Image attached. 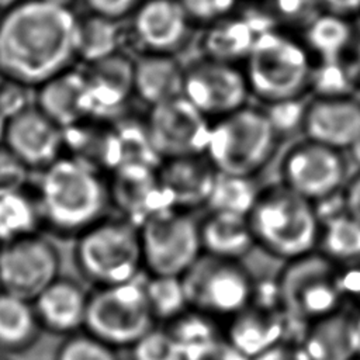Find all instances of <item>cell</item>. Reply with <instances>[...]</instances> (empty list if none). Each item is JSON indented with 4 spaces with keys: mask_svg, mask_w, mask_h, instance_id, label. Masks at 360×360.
<instances>
[{
    "mask_svg": "<svg viewBox=\"0 0 360 360\" xmlns=\"http://www.w3.org/2000/svg\"><path fill=\"white\" fill-rule=\"evenodd\" d=\"M294 323L284 314L277 298L266 301L255 295L250 304L229 318L225 338L252 359L271 346L288 340L287 333Z\"/></svg>",
    "mask_w": 360,
    "mask_h": 360,
    "instance_id": "obj_16",
    "label": "cell"
},
{
    "mask_svg": "<svg viewBox=\"0 0 360 360\" xmlns=\"http://www.w3.org/2000/svg\"><path fill=\"white\" fill-rule=\"evenodd\" d=\"M3 80H4V75H3V72H1V69H0V84L3 83Z\"/></svg>",
    "mask_w": 360,
    "mask_h": 360,
    "instance_id": "obj_53",
    "label": "cell"
},
{
    "mask_svg": "<svg viewBox=\"0 0 360 360\" xmlns=\"http://www.w3.org/2000/svg\"><path fill=\"white\" fill-rule=\"evenodd\" d=\"M31 169L21 162L6 145L0 146V195L24 190Z\"/></svg>",
    "mask_w": 360,
    "mask_h": 360,
    "instance_id": "obj_39",
    "label": "cell"
},
{
    "mask_svg": "<svg viewBox=\"0 0 360 360\" xmlns=\"http://www.w3.org/2000/svg\"><path fill=\"white\" fill-rule=\"evenodd\" d=\"M257 195L259 194L250 183V177L218 173L207 205L211 211L249 215Z\"/></svg>",
    "mask_w": 360,
    "mask_h": 360,
    "instance_id": "obj_33",
    "label": "cell"
},
{
    "mask_svg": "<svg viewBox=\"0 0 360 360\" xmlns=\"http://www.w3.org/2000/svg\"><path fill=\"white\" fill-rule=\"evenodd\" d=\"M118 22L91 13L80 17L77 60L91 65L118 53L124 38Z\"/></svg>",
    "mask_w": 360,
    "mask_h": 360,
    "instance_id": "obj_28",
    "label": "cell"
},
{
    "mask_svg": "<svg viewBox=\"0 0 360 360\" xmlns=\"http://www.w3.org/2000/svg\"><path fill=\"white\" fill-rule=\"evenodd\" d=\"M217 319L218 318L188 307L180 315L163 323V326L169 330V333L184 353L191 347L224 336L217 323Z\"/></svg>",
    "mask_w": 360,
    "mask_h": 360,
    "instance_id": "obj_35",
    "label": "cell"
},
{
    "mask_svg": "<svg viewBox=\"0 0 360 360\" xmlns=\"http://www.w3.org/2000/svg\"><path fill=\"white\" fill-rule=\"evenodd\" d=\"M307 139L336 150L352 148L360 138V103L349 97H321L302 115Z\"/></svg>",
    "mask_w": 360,
    "mask_h": 360,
    "instance_id": "obj_20",
    "label": "cell"
},
{
    "mask_svg": "<svg viewBox=\"0 0 360 360\" xmlns=\"http://www.w3.org/2000/svg\"><path fill=\"white\" fill-rule=\"evenodd\" d=\"M204 37L207 58L233 63L238 58H248L257 34L242 20H221Z\"/></svg>",
    "mask_w": 360,
    "mask_h": 360,
    "instance_id": "obj_30",
    "label": "cell"
},
{
    "mask_svg": "<svg viewBox=\"0 0 360 360\" xmlns=\"http://www.w3.org/2000/svg\"><path fill=\"white\" fill-rule=\"evenodd\" d=\"M35 197L42 226L62 238L79 236L107 217L111 205L101 170L68 155L39 170Z\"/></svg>",
    "mask_w": 360,
    "mask_h": 360,
    "instance_id": "obj_2",
    "label": "cell"
},
{
    "mask_svg": "<svg viewBox=\"0 0 360 360\" xmlns=\"http://www.w3.org/2000/svg\"><path fill=\"white\" fill-rule=\"evenodd\" d=\"M110 202L120 217L141 226L150 215L172 207L160 184L158 167L125 165L111 172Z\"/></svg>",
    "mask_w": 360,
    "mask_h": 360,
    "instance_id": "obj_15",
    "label": "cell"
},
{
    "mask_svg": "<svg viewBox=\"0 0 360 360\" xmlns=\"http://www.w3.org/2000/svg\"><path fill=\"white\" fill-rule=\"evenodd\" d=\"M145 294L156 322L166 323L188 308L181 277L148 276Z\"/></svg>",
    "mask_w": 360,
    "mask_h": 360,
    "instance_id": "obj_34",
    "label": "cell"
},
{
    "mask_svg": "<svg viewBox=\"0 0 360 360\" xmlns=\"http://www.w3.org/2000/svg\"><path fill=\"white\" fill-rule=\"evenodd\" d=\"M20 0H0V13L11 6H14L15 3H18Z\"/></svg>",
    "mask_w": 360,
    "mask_h": 360,
    "instance_id": "obj_49",
    "label": "cell"
},
{
    "mask_svg": "<svg viewBox=\"0 0 360 360\" xmlns=\"http://www.w3.org/2000/svg\"><path fill=\"white\" fill-rule=\"evenodd\" d=\"M190 21L214 24L226 18L236 6V0H179Z\"/></svg>",
    "mask_w": 360,
    "mask_h": 360,
    "instance_id": "obj_40",
    "label": "cell"
},
{
    "mask_svg": "<svg viewBox=\"0 0 360 360\" xmlns=\"http://www.w3.org/2000/svg\"><path fill=\"white\" fill-rule=\"evenodd\" d=\"M190 308L214 318H231L255 297L256 285L238 260L201 255L181 276Z\"/></svg>",
    "mask_w": 360,
    "mask_h": 360,
    "instance_id": "obj_10",
    "label": "cell"
},
{
    "mask_svg": "<svg viewBox=\"0 0 360 360\" xmlns=\"http://www.w3.org/2000/svg\"><path fill=\"white\" fill-rule=\"evenodd\" d=\"M249 93L245 72L231 62L205 58L184 69L183 96L207 118L239 110Z\"/></svg>",
    "mask_w": 360,
    "mask_h": 360,
    "instance_id": "obj_13",
    "label": "cell"
},
{
    "mask_svg": "<svg viewBox=\"0 0 360 360\" xmlns=\"http://www.w3.org/2000/svg\"><path fill=\"white\" fill-rule=\"evenodd\" d=\"M184 360H250L226 338L219 336L184 352Z\"/></svg>",
    "mask_w": 360,
    "mask_h": 360,
    "instance_id": "obj_41",
    "label": "cell"
},
{
    "mask_svg": "<svg viewBox=\"0 0 360 360\" xmlns=\"http://www.w3.org/2000/svg\"><path fill=\"white\" fill-rule=\"evenodd\" d=\"M250 360H311L302 345L292 340H283Z\"/></svg>",
    "mask_w": 360,
    "mask_h": 360,
    "instance_id": "obj_44",
    "label": "cell"
},
{
    "mask_svg": "<svg viewBox=\"0 0 360 360\" xmlns=\"http://www.w3.org/2000/svg\"><path fill=\"white\" fill-rule=\"evenodd\" d=\"M46 1H52V3H58V4H63V6L72 7L76 0H46Z\"/></svg>",
    "mask_w": 360,
    "mask_h": 360,
    "instance_id": "obj_51",
    "label": "cell"
},
{
    "mask_svg": "<svg viewBox=\"0 0 360 360\" xmlns=\"http://www.w3.org/2000/svg\"><path fill=\"white\" fill-rule=\"evenodd\" d=\"M80 17L72 7L20 0L0 13V69L4 77L37 89L73 68Z\"/></svg>",
    "mask_w": 360,
    "mask_h": 360,
    "instance_id": "obj_1",
    "label": "cell"
},
{
    "mask_svg": "<svg viewBox=\"0 0 360 360\" xmlns=\"http://www.w3.org/2000/svg\"><path fill=\"white\" fill-rule=\"evenodd\" d=\"M32 305L44 332L68 338L84 330L89 292L73 278L58 277Z\"/></svg>",
    "mask_w": 360,
    "mask_h": 360,
    "instance_id": "obj_21",
    "label": "cell"
},
{
    "mask_svg": "<svg viewBox=\"0 0 360 360\" xmlns=\"http://www.w3.org/2000/svg\"><path fill=\"white\" fill-rule=\"evenodd\" d=\"M143 269L149 276L181 277L202 255L200 225L180 208H165L141 226Z\"/></svg>",
    "mask_w": 360,
    "mask_h": 360,
    "instance_id": "obj_9",
    "label": "cell"
},
{
    "mask_svg": "<svg viewBox=\"0 0 360 360\" xmlns=\"http://www.w3.org/2000/svg\"><path fill=\"white\" fill-rule=\"evenodd\" d=\"M346 214L360 222V174H357L347 186L345 194Z\"/></svg>",
    "mask_w": 360,
    "mask_h": 360,
    "instance_id": "obj_45",
    "label": "cell"
},
{
    "mask_svg": "<svg viewBox=\"0 0 360 360\" xmlns=\"http://www.w3.org/2000/svg\"><path fill=\"white\" fill-rule=\"evenodd\" d=\"M31 90L35 89L4 77L0 84V114L10 121L34 107L35 97L32 98Z\"/></svg>",
    "mask_w": 360,
    "mask_h": 360,
    "instance_id": "obj_38",
    "label": "cell"
},
{
    "mask_svg": "<svg viewBox=\"0 0 360 360\" xmlns=\"http://www.w3.org/2000/svg\"><path fill=\"white\" fill-rule=\"evenodd\" d=\"M75 239L76 269L93 288L139 277L143 269L139 226L128 219L104 217Z\"/></svg>",
    "mask_w": 360,
    "mask_h": 360,
    "instance_id": "obj_4",
    "label": "cell"
},
{
    "mask_svg": "<svg viewBox=\"0 0 360 360\" xmlns=\"http://www.w3.org/2000/svg\"><path fill=\"white\" fill-rule=\"evenodd\" d=\"M305 39L312 51L326 59H333L349 45L352 25L346 17L326 11L309 22Z\"/></svg>",
    "mask_w": 360,
    "mask_h": 360,
    "instance_id": "obj_32",
    "label": "cell"
},
{
    "mask_svg": "<svg viewBox=\"0 0 360 360\" xmlns=\"http://www.w3.org/2000/svg\"><path fill=\"white\" fill-rule=\"evenodd\" d=\"M202 252L222 259L238 260L256 243L248 215L211 211L200 225Z\"/></svg>",
    "mask_w": 360,
    "mask_h": 360,
    "instance_id": "obj_26",
    "label": "cell"
},
{
    "mask_svg": "<svg viewBox=\"0 0 360 360\" xmlns=\"http://www.w3.org/2000/svg\"><path fill=\"white\" fill-rule=\"evenodd\" d=\"M87 118L112 122L121 118L134 94V62L121 52L87 65Z\"/></svg>",
    "mask_w": 360,
    "mask_h": 360,
    "instance_id": "obj_17",
    "label": "cell"
},
{
    "mask_svg": "<svg viewBox=\"0 0 360 360\" xmlns=\"http://www.w3.org/2000/svg\"><path fill=\"white\" fill-rule=\"evenodd\" d=\"M0 360H13L10 356H7V354H3V353H0Z\"/></svg>",
    "mask_w": 360,
    "mask_h": 360,
    "instance_id": "obj_52",
    "label": "cell"
},
{
    "mask_svg": "<svg viewBox=\"0 0 360 360\" xmlns=\"http://www.w3.org/2000/svg\"><path fill=\"white\" fill-rule=\"evenodd\" d=\"M35 107L60 128L87 118V80L84 70L70 68L35 89Z\"/></svg>",
    "mask_w": 360,
    "mask_h": 360,
    "instance_id": "obj_23",
    "label": "cell"
},
{
    "mask_svg": "<svg viewBox=\"0 0 360 360\" xmlns=\"http://www.w3.org/2000/svg\"><path fill=\"white\" fill-rule=\"evenodd\" d=\"M145 122L162 160L205 155L211 122L184 96L152 105Z\"/></svg>",
    "mask_w": 360,
    "mask_h": 360,
    "instance_id": "obj_12",
    "label": "cell"
},
{
    "mask_svg": "<svg viewBox=\"0 0 360 360\" xmlns=\"http://www.w3.org/2000/svg\"><path fill=\"white\" fill-rule=\"evenodd\" d=\"M248 219L255 240L287 262L318 246L321 228L312 201L284 184L259 194Z\"/></svg>",
    "mask_w": 360,
    "mask_h": 360,
    "instance_id": "obj_3",
    "label": "cell"
},
{
    "mask_svg": "<svg viewBox=\"0 0 360 360\" xmlns=\"http://www.w3.org/2000/svg\"><path fill=\"white\" fill-rule=\"evenodd\" d=\"M329 13L342 15V17H352L360 13V0H318Z\"/></svg>",
    "mask_w": 360,
    "mask_h": 360,
    "instance_id": "obj_46",
    "label": "cell"
},
{
    "mask_svg": "<svg viewBox=\"0 0 360 360\" xmlns=\"http://www.w3.org/2000/svg\"><path fill=\"white\" fill-rule=\"evenodd\" d=\"M42 332L32 301L0 290V353H24L35 346Z\"/></svg>",
    "mask_w": 360,
    "mask_h": 360,
    "instance_id": "obj_27",
    "label": "cell"
},
{
    "mask_svg": "<svg viewBox=\"0 0 360 360\" xmlns=\"http://www.w3.org/2000/svg\"><path fill=\"white\" fill-rule=\"evenodd\" d=\"M245 76L250 93L264 101L294 100L304 91L311 76L307 48L278 31H262L246 58Z\"/></svg>",
    "mask_w": 360,
    "mask_h": 360,
    "instance_id": "obj_6",
    "label": "cell"
},
{
    "mask_svg": "<svg viewBox=\"0 0 360 360\" xmlns=\"http://www.w3.org/2000/svg\"><path fill=\"white\" fill-rule=\"evenodd\" d=\"M274 146L273 120L243 105L211 124L205 156L221 174L250 177L270 159Z\"/></svg>",
    "mask_w": 360,
    "mask_h": 360,
    "instance_id": "obj_5",
    "label": "cell"
},
{
    "mask_svg": "<svg viewBox=\"0 0 360 360\" xmlns=\"http://www.w3.org/2000/svg\"><path fill=\"white\" fill-rule=\"evenodd\" d=\"M131 360H184V353L165 326H155L131 349Z\"/></svg>",
    "mask_w": 360,
    "mask_h": 360,
    "instance_id": "obj_37",
    "label": "cell"
},
{
    "mask_svg": "<svg viewBox=\"0 0 360 360\" xmlns=\"http://www.w3.org/2000/svg\"><path fill=\"white\" fill-rule=\"evenodd\" d=\"M156 325L139 277L89 292L84 330L115 349H131Z\"/></svg>",
    "mask_w": 360,
    "mask_h": 360,
    "instance_id": "obj_8",
    "label": "cell"
},
{
    "mask_svg": "<svg viewBox=\"0 0 360 360\" xmlns=\"http://www.w3.org/2000/svg\"><path fill=\"white\" fill-rule=\"evenodd\" d=\"M350 149H352V152H353L356 160L360 163V138H359V141H357Z\"/></svg>",
    "mask_w": 360,
    "mask_h": 360,
    "instance_id": "obj_50",
    "label": "cell"
},
{
    "mask_svg": "<svg viewBox=\"0 0 360 360\" xmlns=\"http://www.w3.org/2000/svg\"><path fill=\"white\" fill-rule=\"evenodd\" d=\"M339 283L345 300L360 307V257L339 264Z\"/></svg>",
    "mask_w": 360,
    "mask_h": 360,
    "instance_id": "obj_43",
    "label": "cell"
},
{
    "mask_svg": "<svg viewBox=\"0 0 360 360\" xmlns=\"http://www.w3.org/2000/svg\"><path fill=\"white\" fill-rule=\"evenodd\" d=\"M346 165L339 150L307 139L283 160L284 186L309 201L325 200L343 183Z\"/></svg>",
    "mask_w": 360,
    "mask_h": 360,
    "instance_id": "obj_14",
    "label": "cell"
},
{
    "mask_svg": "<svg viewBox=\"0 0 360 360\" xmlns=\"http://www.w3.org/2000/svg\"><path fill=\"white\" fill-rule=\"evenodd\" d=\"M60 255L39 233L24 236L0 248V290L34 301L59 276Z\"/></svg>",
    "mask_w": 360,
    "mask_h": 360,
    "instance_id": "obj_11",
    "label": "cell"
},
{
    "mask_svg": "<svg viewBox=\"0 0 360 360\" xmlns=\"http://www.w3.org/2000/svg\"><path fill=\"white\" fill-rule=\"evenodd\" d=\"M0 248H1V243H0Z\"/></svg>",
    "mask_w": 360,
    "mask_h": 360,
    "instance_id": "obj_55",
    "label": "cell"
},
{
    "mask_svg": "<svg viewBox=\"0 0 360 360\" xmlns=\"http://www.w3.org/2000/svg\"><path fill=\"white\" fill-rule=\"evenodd\" d=\"M91 14L120 21L132 15L142 0H83Z\"/></svg>",
    "mask_w": 360,
    "mask_h": 360,
    "instance_id": "obj_42",
    "label": "cell"
},
{
    "mask_svg": "<svg viewBox=\"0 0 360 360\" xmlns=\"http://www.w3.org/2000/svg\"><path fill=\"white\" fill-rule=\"evenodd\" d=\"M7 120L0 114V146L4 145V139H6V131H7Z\"/></svg>",
    "mask_w": 360,
    "mask_h": 360,
    "instance_id": "obj_47",
    "label": "cell"
},
{
    "mask_svg": "<svg viewBox=\"0 0 360 360\" xmlns=\"http://www.w3.org/2000/svg\"><path fill=\"white\" fill-rule=\"evenodd\" d=\"M160 184L173 208L187 210L207 204L218 172L205 155L162 160Z\"/></svg>",
    "mask_w": 360,
    "mask_h": 360,
    "instance_id": "obj_22",
    "label": "cell"
},
{
    "mask_svg": "<svg viewBox=\"0 0 360 360\" xmlns=\"http://www.w3.org/2000/svg\"><path fill=\"white\" fill-rule=\"evenodd\" d=\"M321 253L338 264L360 257V222L349 214L332 217L321 231Z\"/></svg>",
    "mask_w": 360,
    "mask_h": 360,
    "instance_id": "obj_31",
    "label": "cell"
},
{
    "mask_svg": "<svg viewBox=\"0 0 360 360\" xmlns=\"http://www.w3.org/2000/svg\"><path fill=\"white\" fill-rule=\"evenodd\" d=\"M55 360H121L118 349L86 330L63 338Z\"/></svg>",
    "mask_w": 360,
    "mask_h": 360,
    "instance_id": "obj_36",
    "label": "cell"
},
{
    "mask_svg": "<svg viewBox=\"0 0 360 360\" xmlns=\"http://www.w3.org/2000/svg\"><path fill=\"white\" fill-rule=\"evenodd\" d=\"M42 217L35 193L25 188L0 195V243L39 233Z\"/></svg>",
    "mask_w": 360,
    "mask_h": 360,
    "instance_id": "obj_29",
    "label": "cell"
},
{
    "mask_svg": "<svg viewBox=\"0 0 360 360\" xmlns=\"http://www.w3.org/2000/svg\"><path fill=\"white\" fill-rule=\"evenodd\" d=\"M353 360H360V359H359V357H356V359H353Z\"/></svg>",
    "mask_w": 360,
    "mask_h": 360,
    "instance_id": "obj_54",
    "label": "cell"
},
{
    "mask_svg": "<svg viewBox=\"0 0 360 360\" xmlns=\"http://www.w3.org/2000/svg\"><path fill=\"white\" fill-rule=\"evenodd\" d=\"M276 292L284 314L300 325L342 309L345 301L339 264L315 252L287 262L276 281Z\"/></svg>",
    "mask_w": 360,
    "mask_h": 360,
    "instance_id": "obj_7",
    "label": "cell"
},
{
    "mask_svg": "<svg viewBox=\"0 0 360 360\" xmlns=\"http://www.w3.org/2000/svg\"><path fill=\"white\" fill-rule=\"evenodd\" d=\"M4 145L31 170L39 172L63 156V128L34 105L7 122Z\"/></svg>",
    "mask_w": 360,
    "mask_h": 360,
    "instance_id": "obj_18",
    "label": "cell"
},
{
    "mask_svg": "<svg viewBox=\"0 0 360 360\" xmlns=\"http://www.w3.org/2000/svg\"><path fill=\"white\" fill-rule=\"evenodd\" d=\"M184 69L170 53H142L134 62V94L149 107L183 96Z\"/></svg>",
    "mask_w": 360,
    "mask_h": 360,
    "instance_id": "obj_25",
    "label": "cell"
},
{
    "mask_svg": "<svg viewBox=\"0 0 360 360\" xmlns=\"http://www.w3.org/2000/svg\"><path fill=\"white\" fill-rule=\"evenodd\" d=\"M190 18L179 0H142L131 15L129 34L143 53H170L187 37Z\"/></svg>",
    "mask_w": 360,
    "mask_h": 360,
    "instance_id": "obj_19",
    "label": "cell"
},
{
    "mask_svg": "<svg viewBox=\"0 0 360 360\" xmlns=\"http://www.w3.org/2000/svg\"><path fill=\"white\" fill-rule=\"evenodd\" d=\"M356 347H357V357L360 359V314L356 315Z\"/></svg>",
    "mask_w": 360,
    "mask_h": 360,
    "instance_id": "obj_48",
    "label": "cell"
},
{
    "mask_svg": "<svg viewBox=\"0 0 360 360\" xmlns=\"http://www.w3.org/2000/svg\"><path fill=\"white\" fill-rule=\"evenodd\" d=\"M311 360H353L356 347V315L342 309L305 325L301 342Z\"/></svg>",
    "mask_w": 360,
    "mask_h": 360,
    "instance_id": "obj_24",
    "label": "cell"
}]
</instances>
